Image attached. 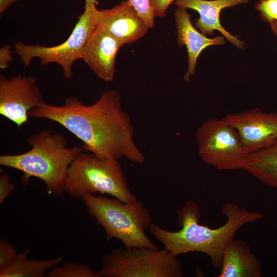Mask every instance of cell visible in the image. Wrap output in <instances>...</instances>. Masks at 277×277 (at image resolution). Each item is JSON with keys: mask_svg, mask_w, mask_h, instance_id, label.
<instances>
[{"mask_svg": "<svg viewBox=\"0 0 277 277\" xmlns=\"http://www.w3.org/2000/svg\"><path fill=\"white\" fill-rule=\"evenodd\" d=\"M29 116L60 124L82 141L84 151L98 157L144 162V155L133 140L131 118L122 108L121 96L115 90L104 91L90 105L75 96L61 106L44 103L31 110Z\"/></svg>", "mask_w": 277, "mask_h": 277, "instance_id": "cell-1", "label": "cell"}, {"mask_svg": "<svg viewBox=\"0 0 277 277\" xmlns=\"http://www.w3.org/2000/svg\"><path fill=\"white\" fill-rule=\"evenodd\" d=\"M221 213L227 221L216 229L199 224L201 211L192 201H187L177 211V220L181 228L176 231L165 230L152 223L149 228L154 238L174 255L190 252L208 255L214 267H221L224 250L234 240L236 232L245 224L263 218L258 211H250L233 203H226Z\"/></svg>", "mask_w": 277, "mask_h": 277, "instance_id": "cell-2", "label": "cell"}, {"mask_svg": "<svg viewBox=\"0 0 277 277\" xmlns=\"http://www.w3.org/2000/svg\"><path fill=\"white\" fill-rule=\"evenodd\" d=\"M28 151L0 156V165L23 172V180L31 177L41 180L46 191L59 197L65 193L68 171L75 158L84 150L81 147H67L68 143L62 133L44 130L27 139Z\"/></svg>", "mask_w": 277, "mask_h": 277, "instance_id": "cell-3", "label": "cell"}, {"mask_svg": "<svg viewBox=\"0 0 277 277\" xmlns=\"http://www.w3.org/2000/svg\"><path fill=\"white\" fill-rule=\"evenodd\" d=\"M82 199L88 213L105 231L108 241L118 239L128 249H159L145 232L152 224V216L142 201L124 202L89 193Z\"/></svg>", "mask_w": 277, "mask_h": 277, "instance_id": "cell-4", "label": "cell"}, {"mask_svg": "<svg viewBox=\"0 0 277 277\" xmlns=\"http://www.w3.org/2000/svg\"><path fill=\"white\" fill-rule=\"evenodd\" d=\"M65 193L74 199L87 194H106L124 202L137 199L128 188L119 160L102 159L91 152L81 153L70 166Z\"/></svg>", "mask_w": 277, "mask_h": 277, "instance_id": "cell-5", "label": "cell"}, {"mask_svg": "<svg viewBox=\"0 0 277 277\" xmlns=\"http://www.w3.org/2000/svg\"><path fill=\"white\" fill-rule=\"evenodd\" d=\"M166 248L120 247L106 254L98 277H182L181 263Z\"/></svg>", "mask_w": 277, "mask_h": 277, "instance_id": "cell-6", "label": "cell"}, {"mask_svg": "<svg viewBox=\"0 0 277 277\" xmlns=\"http://www.w3.org/2000/svg\"><path fill=\"white\" fill-rule=\"evenodd\" d=\"M97 10L95 5L85 6L84 12L78 16L71 33L63 43L46 47L27 45L19 41L14 44L15 52L25 66H29L34 58H39L41 66L57 64L62 67L63 77L71 79L73 63L81 59L83 49L96 28Z\"/></svg>", "mask_w": 277, "mask_h": 277, "instance_id": "cell-7", "label": "cell"}, {"mask_svg": "<svg viewBox=\"0 0 277 277\" xmlns=\"http://www.w3.org/2000/svg\"><path fill=\"white\" fill-rule=\"evenodd\" d=\"M195 135L198 153L204 163L221 170L243 168L248 154L237 131L225 117L204 121Z\"/></svg>", "mask_w": 277, "mask_h": 277, "instance_id": "cell-8", "label": "cell"}, {"mask_svg": "<svg viewBox=\"0 0 277 277\" xmlns=\"http://www.w3.org/2000/svg\"><path fill=\"white\" fill-rule=\"evenodd\" d=\"M34 76L0 74V114L18 127L28 122L29 112L45 103Z\"/></svg>", "mask_w": 277, "mask_h": 277, "instance_id": "cell-9", "label": "cell"}, {"mask_svg": "<svg viewBox=\"0 0 277 277\" xmlns=\"http://www.w3.org/2000/svg\"><path fill=\"white\" fill-rule=\"evenodd\" d=\"M237 131L245 151L250 154L266 148L277 140V112L259 108L229 113L225 117Z\"/></svg>", "mask_w": 277, "mask_h": 277, "instance_id": "cell-10", "label": "cell"}, {"mask_svg": "<svg viewBox=\"0 0 277 277\" xmlns=\"http://www.w3.org/2000/svg\"><path fill=\"white\" fill-rule=\"evenodd\" d=\"M97 26L106 30L122 45L143 37L149 28L128 0L96 13Z\"/></svg>", "mask_w": 277, "mask_h": 277, "instance_id": "cell-11", "label": "cell"}, {"mask_svg": "<svg viewBox=\"0 0 277 277\" xmlns=\"http://www.w3.org/2000/svg\"><path fill=\"white\" fill-rule=\"evenodd\" d=\"M123 45L106 30L96 28L86 44L81 59L100 79L113 81L115 57Z\"/></svg>", "mask_w": 277, "mask_h": 277, "instance_id": "cell-12", "label": "cell"}, {"mask_svg": "<svg viewBox=\"0 0 277 277\" xmlns=\"http://www.w3.org/2000/svg\"><path fill=\"white\" fill-rule=\"evenodd\" d=\"M249 0H176L174 3L178 7L189 8L197 11L200 18L195 26L205 34H212L214 30L220 31L231 43L238 47H243V42L225 30L220 24L219 15L224 8L247 3Z\"/></svg>", "mask_w": 277, "mask_h": 277, "instance_id": "cell-13", "label": "cell"}, {"mask_svg": "<svg viewBox=\"0 0 277 277\" xmlns=\"http://www.w3.org/2000/svg\"><path fill=\"white\" fill-rule=\"evenodd\" d=\"M174 18L179 43L185 45L187 49L188 68L184 76V80L187 82L190 76L195 73L197 58L203 50L210 45L223 44L225 41L222 36L210 39L198 32L192 26L190 15L185 8L178 7L176 9Z\"/></svg>", "mask_w": 277, "mask_h": 277, "instance_id": "cell-14", "label": "cell"}, {"mask_svg": "<svg viewBox=\"0 0 277 277\" xmlns=\"http://www.w3.org/2000/svg\"><path fill=\"white\" fill-rule=\"evenodd\" d=\"M219 277H260L261 264L244 241L233 240L225 248Z\"/></svg>", "mask_w": 277, "mask_h": 277, "instance_id": "cell-15", "label": "cell"}, {"mask_svg": "<svg viewBox=\"0 0 277 277\" xmlns=\"http://www.w3.org/2000/svg\"><path fill=\"white\" fill-rule=\"evenodd\" d=\"M243 169L266 185L277 188V140L248 154Z\"/></svg>", "mask_w": 277, "mask_h": 277, "instance_id": "cell-16", "label": "cell"}, {"mask_svg": "<svg viewBox=\"0 0 277 277\" xmlns=\"http://www.w3.org/2000/svg\"><path fill=\"white\" fill-rule=\"evenodd\" d=\"M29 248L17 254L12 264L0 271V277H44L47 271L56 266L63 259V255L49 260L29 259Z\"/></svg>", "mask_w": 277, "mask_h": 277, "instance_id": "cell-17", "label": "cell"}, {"mask_svg": "<svg viewBox=\"0 0 277 277\" xmlns=\"http://www.w3.org/2000/svg\"><path fill=\"white\" fill-rule=\"evenodd\" d=\"M46 277H98L97 272L89 266L72 262H66L62 266H55L46 273Z\"/></svg>", "mask_w": 277, "mask_h": 277, "instance_id": "cell-18", "label": "cell"}, {"mask_svg": "<svg viewBox=\"0 0 277 277\" xmlns=\"http://www.w3.org/2000/svg\"><path fill=\"white\" fill-rule=\"evenodd\" d=\"M139 15L145 21L148 27L154 26V14L149 0H128Z\"/></svg>", "mask_w": 277, "mask_h": 277, "instance_id": "cell-19", "label": "cell"}, {"mask_svg": "<svg viewBox=\"0 0 277 277\" xmlns=\"http://www.w3.org/2000/svg\"><path fill=\"white\" fill-rule=\"evenodd\" d=\"M17 256L15 248L8 242L0 239V271L10 266Z\"/></svg>", "mask_w": 277, "mask_h": 277, "instance_id": "cell-20", "label": "cell"}, {"mask_svg": "<svg viewBox=\"0 0 277 277\" xmlns=\"http://www.w3.org/2000/svg\"><path fill=\"white\" fill-rule=\"evenodd\" d=\"M257 8L267 21L277 22V0H263Z\"/></svg>", "mask_w": 277, "mask_h": 277, "instance_id": "cell-21", "label": "cell"}, {"mask_svg": "<svg viewBox=\"0 0 277 277\" xmlns=\"http://www.w3.org/2000/svg\"><path fill=\"white\" fill-rule=\"evenodd\" d=\"M15 189V185L10 181L7 174L0 176V204H2Z\"/></svg>", "mask_w": 277, "mask_h": 277, "instance_id": "cell-22", "label": "cell"}, {"mask_svg": "<svg viewBox=\"0 0 277 277\" xmlns=\"http://www.w3.org/2000/svg\"><path fill=\"white\" fill-rule=\"evenodd\" d=\"M176 0H149L155 17L163 18L169 5Z\"/></svg>", "mask_w": 277, "mask_h": 277, "instance_id": "cell-23", "label": "cell"}, {"mask_svg": "<svg viewBox=\"0 0 277 277\" xmlns=\"http://www.w3.org/2000/svg\"><path fill=\"white\" fill-rule=\"evenodd\" d=\"M13 50L9 45H6L0 48V68L2 70L9 67V64L13 61Z\"/></svg>", "mask_w": 277, "mask_h": 277, "instance_id": "cell-24", "label": "cell"}, {"mask_svg": "<svg viewBox=\"0 0 277 277\" xmlns=\"http://www.w3.org/2000/svg\"><path fill=\"white\" fill-rule=\"evenodd\" d=\"M21 0H0V13H3L13 3Z\"/></svg>", "mask_w": 277, "mask_h": 277, "instance_id": "cell-25", "label": "cell"}, {"mask_svg": "<svg viewBox=\"0 0 277 277\" xmlns=\"http://www.w3.org/2000/svg\"><path fill=\"white\" fill-rule=\"evenodd\" d=\"M85 6H96L98 4V2L97 0H85Z\"/></svg>", "mask_w": 277, "mask_h": 277, "instance_id": "cell-26", "label": "cell"}, {"mask_svg": "<svg viewBox=\"0 0 277 277\" xmlns=\"http://www.w3.org/2000/svg\"><path fill=\"white\" fill-rule=\"evenodd\" d=\"M271 27L277 36V22H271Z\"/></svg>", "mask_w": 277, "mask_h": 277, "instance_id": "cell-27", "label": "cell"}]
</instances>
